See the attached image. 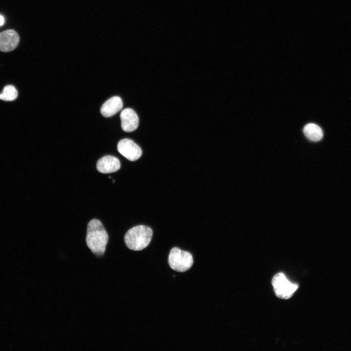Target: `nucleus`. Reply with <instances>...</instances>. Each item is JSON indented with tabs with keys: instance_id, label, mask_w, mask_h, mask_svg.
Returning a JSON list of instances; mask_svg holds the SVG:
<instances>
[{
	"instance_id": "obj_1",
	"label": "nucleus",
	"mask_w": 351,
	"mask_h": 351,
	"mask_svg": "<svg viewBox=\"0 0 351 351\" xmlns=\"http://www.w3.org/2000/svg\"><path fill=\"white\" fill-rule=\"evenodd\" d=\"M109 237L101 222L93 219L88 223L85 242L88 248L97 257H101L105 253Z\"/></svg>"
},
{
	"instance_id": "obj_2",
	"label": "nucleus",
	"mask_w": 351,
	"mask_h": 351,
	"mask_svg": "<svg viewBox=\"0 0 351 351\" xmlns=\"http://www.w3.org/2000/svg\"><path fill=\"white\" fill-rule=\"evenodd\" d=\"M152 236L153 231L150 227L138 225L131 228L126 233L124 241L130 250L140 251L148 246Z\"/></svg>"
},
{
	"instance_id": "obj_3",
	"label": "nucleus",
	"mask_w": 351,
	"mask_h": 351,
	"mask_svg": "<svg viewBox=\"0 0 351 351\" xmlns=\"http://www.w3.org/2000/svg\"><path fill=\"white\" fill-rule=\"evenodd\" d=\"M194 260L192 254L185 251L175 247L171 250L168 256V263L171 268L176 272H184L191 268Z\"/></svg>"
},
{
	"instance_id": "obj_4",
	"label": "nucleus",
	"mask_w": 351,
	"mask_h": 351,
	"mask_svg": "<svg viewBox=\"0 0 351 351\" xmlns=\"http://www.w3.org/2000/svg\"><path fill=\"white\" fill-rule=\"evenodd\" d=\"M272 285L276 295L285 299L291 297L298 288V284L290 282L282 273L273 277Z\"/></svg>"
},
{
	"instance_id": "obj_5",
	"label": "nucleus",
	"mask_w": 351,
	"mask_h": 351,
	"mask_svg": "<svg viewBox=\"0 0 351 351\" xmlns=\"http://www.w3.org/2000/svg\"><path fill=\"white\" fill-rule=\"evenodd\" d=\"M118 152L130 161L138 159L142 155L140 147L133 140L124 138L120 140L117 146Z\"/></svg>"
},
{
	"instance_id": "obj_6",
	"label": "nucleus",
	"mask_w": 351,
	"mask_h": 351,
	"mask_svg": "<svg viewBox=\"0 0 351 351\" xmlns=\"http://www.w3.org/2000/svg\"><path fill=\"white\" fill-rule=\"evenodd\" d=\"M121 126L126 132H132L138 126L139 118L135 111L131 108L123 110L120 114Z\"/></svg>"
},
{
	"instance_id": "obj_7",
	"label": "nucleus",
	"mask_w": 351,
	"mask_h": 351,
	"mask_svg": "<svg viewBox=\"0 0 351 351\" xmlns=\"http://www.w3.org/2000/svg\"><path fill=\"white\" fill-rule=\"evenodd\" d=\"M120 166L119 160L110 155L103 156L98 160L96 164L97 170L102 174L115 173L120 169Z\"/></svg>"
},
{
	"instance_id": "obj_8",
	"label": "nucleus",
	"mask_w": 351,
	"mask_h": 351,
	"mask_svg": "<svg viewBox=\"0 0 351 351\" xmlns=\"http://www.w3.org/2000/svg\"><path fill=\"white\" fill-rule=\"evenodd\" d=\"M19 41V36L15 30L10 29L0 33V51L7 52L13 50Z\"/></svg>"
},
{
	"instance_id": "obj_9",
	"label": "nucleus",
	"mask_w": 351,
	"mask_h": 351,
	"mask_svg": "<svg viewBox=\"0 0 351 351\" xmlns=\"http://www.w3.org/2000/svg\"><path fill=\"white\" fill-rule=\"evenodd\" d=\"M122 107L123 102L121 98L118 96H114L108 99L102 104L100 108V113L104 117H111L121 110Z\"/></svg>"
},
{
	"instance_id": "obj_10",
	"label": "nucleus",
	"mask_w": 351,
	"mask_h": 351,
	"mask_svg": "<svg viewBox=\"0 0 351 351\" xmlns=\"http://www.w3.org/2000/svg\"><path fill=\"white\" fill-rule=\"evenodd\" d=\"M303 133L310 140L316 142L320 140L323 136L321 128L314 123H308L303 128Z\"/></svg>"
},
{
	"instance_id": "obj_11",
	"label": "nucleus",
	"mask_w": 351,
	"mask_h": 351,
	"mask_svg": "<svg viewBox=\"0 0 351 351\" xmlns=\"http://www.w3.org/2000/svg\"><path fill=\"white\" fill-rule=\"evenodd\" d=\"M18 95V91L13 85H6L0 94V99L7 101H13L17 98Z\"/></svg>"
},
{
	"instance_id": "obj_12",
	"label": "nucleus",
	"mask_w": 351,
	"mask_h": 351,
	"mask_svg": "<svg viewBox=\"0 0 351 351\" xmlns=\"http://www.w3.org/2000/svg\"><path fill=\"white\" fill-rule=\"evenodd\" d=\"M5 20L3 16L0 15V26L3 25L4 23Z\"/></svg>"
}]
</instances>
